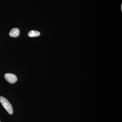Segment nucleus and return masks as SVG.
I'll return each mask as SVG.
<instances>
[{"mask_svg": "<svg viewBox=\"0 0 122 122\" xmlns=\"http://www.w3.org/2000/svg\"></svg>", "mask_w": 122, "mask_h": 122, "instance_id": "obj_6", "label": "nucleus"}, {"mask_svg": "<svg viewBox=\"0 0 122 122\" xmlns=\"http://www.w3.org/2000/svg\"><path fill=\"white\" fill-rule=\"evenodd\" d=\"M40 33L36 30H32L30 31L28 33V35L30 37H35L40 36Z\"/></svg>", "mask_w": 122, "mask_h": 122, "instance_id": "obj_4", "label": "nucleus"}, {"mask_svg": "<svg viewBox=\"0 0 122 122\" xmlns=\"http://www.w3.org/2000/svg\"><path fill=\"white\" fill-rule=\"evenodd\" d=\"M9 35L13 37H16L19 36L20 34V30L17 28L12 29L10 32Z\"/></svg>", "mask_w": 122, "mask_h": 122, "instance_id": "obj_3", "label": "nucleus"}, {"mask_svg": "<svg viewBox=\"0 0 122 122\" xmlns=\"http://www.w3.org/2000/svg\"><path fill=\"white\" fill-rule=\"evenodd\" d=\"M0 102L9 114H12L13 111L12 107L7 99L2 96H0Z\"/></svg>", "mask_w": 122, "mask_h": 122, "instance_id": "obj_1", "label": "nucleus"}, {"mask_svg": "<svg viewBox=\"0 0 122 122\" xmlns=\"http://www.w3.org/2000/svg\"><path fill=\"white\" fill-rule=\"evenodd\" d=\"M5 78L8 81L11 83H15L17 80V76L12 73H7L5 75Z\"/></svg>", "mask_w": 122, "mask_h": 122, "instance_id": "obj_2", "label": "nucleus"}, {"mask_svg": "<svg viewBox=\"0 0 122 122\" xmlns=\"http://www.w3.org/2000/svg\"><path fill=\"white\" fill-rule=\"evenodd\" d=\"M122 5H121V10H122Z\"/></svg>", "mask_w": 122, "mask_h": 122, "instance_id": "obj_5", "label": "nucleus"}]
</instances>
